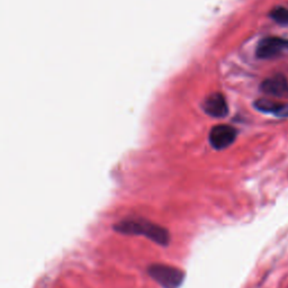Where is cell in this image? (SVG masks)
Listing matches in <instances>:
<instances>
[{"label":"cell","mask_w":288,"mask_h":288,"mask_svg":"<svg viewBox=\"0 0 288 288\" xmlns=\"http://www.w3.org/2000/svg\"><path fill=\"white\" fill-rule=\"evenodd\" d=\"M269 16L279 25L288 26V8L276 7L270 12Z\"/></svg>","instance_id":"ba28073f"},{"label":"cell","mask_w":288,"mask_h":288,"mask_svg":"<svg viewBox=\"0 0 288 288\" xmlns=\"http://www.w3.org/2000/svg\"><path fill=\"white\" fill-rule=\"evenodd\" d=\"M261 92L272 97H288V81L285 76L277 74L266 79L260 86Z\"/></svg>","instance_id":"5b68a950"},{"label":"cell","mask_w":288,"mask_h":288,"mask_svg":"<svg viewBox=\"0 0 288 288\" xmlns=\"http://www.w3.org/2000/svg\"><path fill=\"white\" fill-rule=\"evenodd\" d=\"M236 134V130L232 126L225 124L216 125L210 133V142L216 150H223L234 142Z\"/></svg>","instance_id":"277c9868"},{"label":"cell","mask_w":288,"mask_h":288,"mask_svg":"<svg viewBox=\"0 0 288 288\" xmlns=\"http://www.w3.org/2000/svg\"><path fill=\"white\" fill-rule=\"evenodd\" d=\"M204 110L213 117H224L228 115V107L222 94H212L205 99Z\"/></svg>","instance_id":"8992f818"},{"label":"cell","mask_w":288,"mask_h":288,"mask_svg":"<svg viewBox=\"0 0 288 288\" xmlns=\"http://www.w3.org/2000/svg\"><path fill=\"white\" fill-rule=\"evenodd\" d=\"M285 51H288V40L270 36L262 38L256 45V56L259 58H274Z\"/></svg>","instance_id":"3957f363"},{"label":"cell","mask_w":288,"mask_h":288,"mask_svg":"<svg viewBox=\"0 0 288 288\" xmlns=\"http://www.w3.org/2000/svg\"><path fill=\"white\" fill-rule=\"evenodd\" d=\"M254 106L258 110L272 114L278 117H288V104L274 102L268 99H259L254 102Z\"/></svg>","instance_id":"52a82bcc"},{"label":"cell","mask_w":288,"mask_h":288,"mask_svg":"<svg viewBox=\"0 0 288 288\" xmlns=\"http://www.w3.org/2000/svg\"><path fill=\"white\" fill-rule=\"evenodd\" d=\"M146 272L162 288H179L186 277V274L182 269L164 264H150Z\"/></svg>","instance_id":"7a4b0ae2"},{"label":"cell","mask_w":288,"mask_h":288,"mask_svg":"<svg viewBox=\"0 0 288 288\" xmlns=\"http://www.w3.org/2000/svg\"><path fill=\"white\" fill-rule=\"evenodd\" d=\"M112 228L124 236H146L161 246H168L171 240L168 228L141 218H124L112 225Z\"/></svg>","instance_id":"6da1fadb"}]
</instances>
